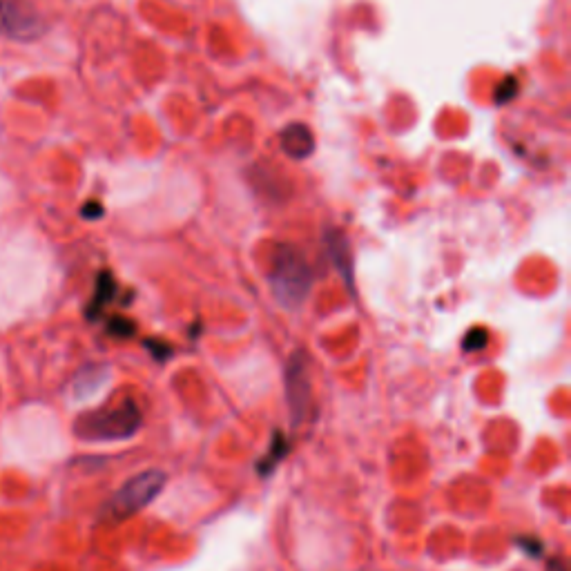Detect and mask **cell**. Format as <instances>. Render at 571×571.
<instances>
[{"mask_svg":"<svg viewBox=\"0 0 571 571\" xmlns=\"http://www.w3.org/2000/svg\"><path fill=\"white\" fill-rule=\"evenodd\" d=\"M485 346H487V331H485V328H473V331L462 340V348L467 353L485 351Z\"/></svg>","mask_w":571,"mask_h":571,"instance_id":"30bf717a","label":"cell"},{"mask_svg":"<svg viewBox=\"0 0 571 571\" xmlns=\"http://www.w3.org/2000/svg\"><path fill=\"white\" fill-rule=\"evenodd\" d=\"M268 282L279 304L286 308L302 306L313 286V270L302 250L293 244H279L273 253Z\"/></svg>","mask_w":571,"mask_h":571,"instance_id":"6da1fadb","label":"cell"},{"mask_svg":"<svg viewBox=\"0 0 571 571\" xmlns=\"http://www.w3.org/2000/svg\"><path fill=\"white\" fill-rule=\"evenodd\" d=\"M326 244H328V250H331V257L335 261V266L340 273L344 275L346 279V284L351 286L353 282V268H351V248H348V241L346 237L342 235L340 230H331L326 235Z\"/></svg>","mask_w":571,"mask_h":571,"instance_id":"52a82bcc","label":"cell"},{"mask_svg":"<svg viewBox=\"0 0 571 571\" xmlns=\"http://www.w3.org/2000/svg\"><path fill=\"white\" fill-rule=\"evenodd\" d=\"M498 90H502V94H505V96H500V99H498L500 103H509L511 99H514L516 90H518V83H516L514 76H507L505 83H502V85L498 87Z\"/></svg>","mask_w":571,"mask_h":571,"instance_id":"7c38bea8","label":"cell"},{"mask_svg":"<svg viewBox=\"0 0 571 571\" xmlns=\"http://www.w3.org/2000/svg\"><path fill=\"white\" fill-rule=\"evenodd\" d=\"M43 32V14L32 0H0V34L27 43L36 41Z\"/></svg>","mask_w":571,"mask_h":571,"instance_id":"277c9868","label":"cell"},{"mask_svg":"<svg viewBox=\"0 0 571 571\" xmlns=\"http://www.w3.org/2000/svg\"><path fill=\"white\" fill-rule=\"evenodd\" d=\"M143 415L137 402L125 400L119 406L101 409L94 413H85L76 422V433L83 440H99V442H114L128 440L141 429Z\"/></svg>","mask_w":571,"mask_h":571,"instance_id":"7a4b0ae2","label":"cell"},{"mask_svg":"<svg viewBox=\"0 0 571 571\" xmlns=\"http://www.w3.org/2000/svg\"><path fill=\"white\" fill-rule=\"evenodd\" d=\"M286 451H288V447L284 444L282 435H275V440H273V449H270V453L266 456V464H264V467H261V473H266V471L273 469L275 464L286 456Z\"/></svg>","mask_w":571,"mask_h":571,"instance_id":"8fae6325","label":"cell"},{"mask_svg":"<svg viewBox=\"0 0 571 571\" xmlns=\"http://www.w3.org/2000/svg\"><path fill=\"white\" fill-rule=\"evenodd\" d=\"M282 150L290 159H308L315 152V137L308 125L304 123H290L282 132Z\"/></svg>","mask_w":571,"mask_h":571,"instance_id":"8992f818","label":"cell"},{"mask_svg":"<svg viewBox=\"0 0 571 571\" xmlns=\"http://www.w3.org/2000/svg\"><path fill=\"white\" fill-rule=\"evenodd\" d=\"M284 382L290 422H293V427H299V424L306 420L308 406H311L313 400L311 373H308V362L304 353L290 355L284 369Z\"/></svg>","mask_w":571,"mask_h":571,"instance_id":"5b68a950","label":"cell"},{"mask_svg":"<svg viewBox=\"0 0 571 571\" xmlns=\"http://www.w3.org/2000/svg\"><path fill=\"white\" fill-rule=\"evenodd\" d=\"M116 293V286H114V279L110 275H101L99 279V284H96V297H94V302L90 306V315L96 317L101 311H103V306L110 302V299L114 297Z\"/></svg>","mask_w":571,"mask_h":571,"instance_id":"9c48e42d","label":"cell"},{"mask_svg":"<svg viewBox=\"0 0 571 571\" xmlns=\"http://www.w3.org/2000/svg\"><path fill=\"white\" fill-rule=\"evenodd\" d=\"M166 482H168L166 473L159 469H148L137 473V476L130 478L128 482H123L121 489L116 491L112 500L105 505V516H108L112 522L132 518L134 514H139L141 509H145L150 502L161 496V491L166 489Z\"/></svg>","mask_w":571,"mask_h":571,"instance_id":"3957f363","label":"cell"},{"mask_svg":"<svg viewBox=\"0 0 571 571\" xmlns=\"http://www.w3.org/2000/svg\"><path fill=\"white\" fill-rule=\"evenodd\" d=\"M110 328H112V333H116V335H132L134 324L125 322V319H114Z\"/></svg>","mask_w":571,"mask_h":571,"instance_id":"4fadbf2b","label":"cell"},{"mask_svg":"<svg viewBox=\"0 0 571 571\" xmlns=\"http://www.w3.org/2000/svg\"><path fill=\"white\" fill-rule=\"evenodd\" d=\"M110 371L103 369V366H90L79 377L74 380V395L76 398H90L99 389H103V384L108 382Z\"/></svg>","mask_w":571,"mask_h":571,"instance_id":"ba28073f","label":"cell"},{"mask_svg":"<svg viewBox=\"0 0 571 571\" xmlns=\"http://www.w3.org/2000/svg\"><path fill=\"white\" fill-rule=\"evenodd\" d=\"M547 571H569V569H567L563 558H556V560H551V563L547 565Z\"/></svg>","mask_w":571,"mask_h":571,"instance_id":"9a60e30c","label":"cell"},{"mask_svg":"<svg viewBox=\"0 0 571 571\" xmlns=\"http://www.w3.org/2000/svg\"><path fill=\"white\" fill-rule=\"evenodd\" d=\"M83 215L90 217V219H96V217L103 215V208L99 206V203H87V206L83 208Z\"/></svg>","mask_w":571,"mask_h":571,"instance_id":"5bb4252c","label":"cell"}]
</instances>
